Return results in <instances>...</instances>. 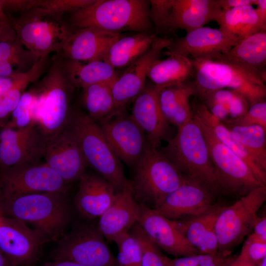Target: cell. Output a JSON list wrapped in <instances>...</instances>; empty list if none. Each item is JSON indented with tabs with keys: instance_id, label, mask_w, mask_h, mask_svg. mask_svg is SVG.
I'll use <instances>...</instances> for the list:
<instances>
[{
	"instance_id": "6da1fadb",
	"label": "cell",
	"mask_w": 266,
	"mask_h": 266,
	"mask_svg": "<svg viewBox=\"0 0 266 266\" xmlns=\"http://www.w3.org/2000/svg\"><path fill=\"white\" fill-rule=\"evenodd\" d=\"M0 215L32 224L47 242L58 241L72 218L66 193L62 192L1 197Z\"/></svg>"
},
{
	"instance_id": "7a4b0ae2",
	"label": "cell",
	"mask_w": 266,
	"mask_h": 266,
	"mask_svg": "<svg viewBox=\"0 0 266 266\" xmlns=\"http://www.w3.org/2000/svg\"><path fill=\"white\" fill-rule=\"evenodd\" d=\"M51 60L42 78L32 86L34 91L31 109L32 124L46 138L66 126L76 88L67 75L62 59L55 55Z\"/></svg>"
},
{
	"instance_id": "3957f363",
	"label": "cell",
	"mask_w": 266,
	"mask_h": 266,
	"mask_svg": "<svg viewBox=\"0 0 266 266\" xmlns=\"http://www.w3.org/2000/svg\"><path fill=\"white\" fill-rule=\"evenodd\" d=\"M160 151L185 177L214 196L222 193L203 133L193 116Z\"/></svg>"
},
{
	"instance_id": "277c9868",
	"label": "cell",
	"mask_w": 266,
	"mask_h": 266,
	"mask_svg": "<svg viewBox=\"0 0 266 266\" xmlns=\"http://www.w3.org/2000/svg\"><path fill=\"white\" fill-rule=\"evenodd\" d=\"M75 138L88 166L108 182L116 193L131 189L121 162L113 153L99 124L82 109L72 106L66 125Z\"/></svg>"
},
{
	"instance_id": "5b68a950",
	"label": "cell",
	"mask_w": 266,
	"mask_h": 266,
	"mask_svg": "<svg viewBox=\"0 0 266 266\" xmlns=\"http://www.w3.org/2000/svg\"><path fill=\"white\" fill-rule=\"evenodd\" d=\"M191 59L195 96L199 100L215 91L229 89L243 96L250 106L266 100V82L257 71L217 58Z\"/></svg>"
},
{
	"instance_id": "8992f818",
	"label": "cell",
	"mask_w": 266,
	"mask_h": 266,
	"mask_svg": "<svg viewBox=\"0 0 266 266\" xmlns=\"http://www.w3.org/2000/svg\"><path fill=\"white\" fill-rule=\"evenodd\" d=\"M149 0H95L70 14L69 24L77 29L93 27L119 33H147L151 28Z\"/></svg>"
},
{
	"instance_id": "52a82bcc",
	"label": "cell",
	"mask_w": 266,
	"mask_h": 266,
	"mask_svg": "<svg viewBox=\"0 0 266 266\" xmlns=\"http://www.w3.org/2000/svg\"><path fill=\"white\" fill-rule=\"evenodd\" d=\"M133 169L131 183L134 199L139 204L154 209L186 178L150 143Z\"/></svg>"
},
{
	"instance_id": "ba28073f",
	"label": "cell",
	"mask_w": 266,
	"mask_h": 266,
	"mask_svg": "<svg viewBox=\"0 0 266 266\" xmlns=\"http://www.w3.org/2000/svg\"><path fill=\"white\" fill-rule=\"evenodd\" d=\"M10 17L9 23L23 45L38 58L59 54L74 31L63 16L34 7Z\"/></svg>"
},
{
	"instance_id": "9c48e42d",
	"label": "cell",
	"mask_w": 266,
	"mask_h": 266,
	"mask_svg": "<svg viewBox=\"0 0 266 266\" xmlns=\"http://www.w3.org/2000/svg\"><path fill=\"white\" fill-rule=\"evenodd\" d=\"M51 257L85 266H118L98 224L88 221L74 223L58 240Z\"/></svg>"
},
{
	"instance_id": "30bf717a",
	"label": "cell",
	"mask_w": 266,
	"mask_h": 266,
	"mask_svg": "<svg viewBox=\"0 0 266 266\" xmlns=\"http://www.w3.org/2000/svg\"><path fill=\"white\" fill-rule=\"evenodd\" d=\"M193 117L203 133L222 193L241 197L257 187L266 186L242 158L218 138L208 124Z\"/></svg>"
},
{
	"instance_id": "8fae6325",
	"label": "cell",
	"mask_w": 266,
	"mask_h": 266,
	"mask_svg": "<svg viewBox=\"0 0 266 266\" xmlns=\"http://www.w3.org/2000/svg\"><path fill=\"white\" fill-rule=\"evenodd\" d=\"M266 200V186H261L224 207L215 224L219 253L231 255L233 249L252 233L258 212Z\"/></svg>"
},
{
	"instance_id": "7c38bea8",
	"label": "cell",
	"mask_w": 266,
	"mask_h": 266,
	"mask_svg": "<svg viewBox=\"0 0 266 266\" xmlns=\"http://www.w3.org/2000/svg\"><path fill=\"white\" fill-rule=\"evenodd\" d=\"M1 196L52 192L66 193L68 184L45 163L25 164L0 171Z\"/></svg>"
},
{
	"instance_id": "4fadbf2b",
	"label": "cell",
	"mask_w": 266,
	"mask_h": 266,
	"mask_svg": "<svg viewBox=\"0 0 266 266\" xmlns=\"http://www.w3.org/2000/svg\"><path fill=\"white\" fill-rule=\"evenodd\" d=\"M98 124L117 158L133 168L149 144L142 130L123 110Z\"/></svg>"
},
{
	"instance_id": "5bb4252c",
	"label": "cell",
	"mask_w": 266,
	"mask_h": 266,
	"mask_svg": "<svg viewBox=\"0 0 266 266\" xmlns=\"http://www.w3.org/2000/svg\"><path fill=\"white\" fill-rule=\"evenodd\" d=\"M46 242L22 220L0 215V250L17 266H35Z\"/></svg>"
},
{
	"instance_id": "9a60e30c",
	"label": "cell",
	"mask_w": 266,
	"mask_h": 266,
	"mask_svg": "<svg viewBox=\"0 0 266 266\" xmlns=\"http://www.w3.org/2000/svg\"><path fill=\"white\" fill-rule=\"evenodd\" d=\"M47 138L32 124L23 128H0V171L13 166L39 163Z\"/></svg>"
},
{
	"instance_id": "2e32d148",
	"label": "cell",
	"mask_w": 266,
	"mask_h": 266,
	"mask_svg": "<svg viewBox=\"0 0 266 266\" xmlns=\"http://www.w3.org/2000/svg\"><path fill=\"white\" fill-rule=\"evenodd\" d=\"M170 41L164 52L166 55L178 54L194 60L213 59L228 52L240 41L220 28L204 26Z\"/></svg>"
},
{
	"instance_id": "e0dca14e",
	"label": "cell",
	"mask_w": 266,
	"mask_h": 266,
	"mask_svg": "<svg viewBox=\"0 0 266 266\" xmlns=\"http://www.w3.org/2000/svg\"><path fill=\"white\" fill-rule=\"evenodd\" d=\"M44 157L45 163L67 184L79 181L88 166L75 138L66 126L47 138Z\"/></svg>"
},
{
	"instance_id": "ac0fdd59",
	"label": "cell",
	"mask_w": 266,
	"mask_h": 266,
	"mask_svg": "<svg viewBox=\"0 0 266 266\" xmlns=\"http://www.w3.org/2000/svg\"><path fill=\"white\" fill-rule=\"evenodd\" d=\"M170 43L169 38L157 36L149 48L118 77L112 87L113 98L117 110H123L126 105L135 100L141 93L151 66Z\"/></svg>"
},
{
	"instance_id": "d6986e66",
	"label": "cell",
	"mask_w": 266,
	"mask_h": 266,
	"mask_svg": "<svg viewBox=\"0 0 266 266\" xmlns=\"http://www.w3.org/2000/svg\"><path fill=\"white\" fill-rule=\"evenodd\" d=\"M137 222L152 241L175 258L201 254L176 229L172 220L154 209L139 204Z\"/></svg>"
},
{
	"instance_id": "ffe728a7",
	"label": "cell",
	"mask_w": 266,
	"mask_h": 266,
	"mask_svg": "<svg viewBox=\"0 0 266 266\" xmlns=\"http://www.w3.org/2000/svg\"><path fill=\"white\" fill-rule=\"evenodd\" d=\"M214 196L204 187L186 178L176 190L165 197L155 210L170 220L186 219L211 209L215 205Z\"/></svg>"
},
{
	"instance_id": "44dd1931",
	"label": "cell",
	"mask_w": 266,
	"mask_h": 266,
	"mask_svg": "<svg viewBox=\"0 0 266 266\" xmlns=\"http://www.w3.org/2000/svg\"><path fill=\"white\" fill-rule=\"evenodd\" d=\"M161 88L153 84L145 86L134 100L132 118L145 134L149 143L158 148L163 140L168 141L170 128L159 102Z\"/></svg>"
},
{
	"instance_id": "7402d4cb",
	"label": "cell",
	"mask_w": 266,
	"mask_h": 266,
	"mask_svg": "<svg viewBox=\"0 0 266 266\" xmlns=\"http://www.w3.org/2000/svg\"><path fill=\"white\" fill-rule=\"evenodd\" d=\"M122 36L119 33L93 27L77 29L56 55L84 63L103 61L110 46Z\"/></svg>"
},
{
	"instance_id": "603a6c76",
	"label": "cell",
	"mask_w": 266,
	"mask_h": 266,
	"mask_svg": "<svg viewBox=\"0 0 266 266\" xmlns=\"http://www.w3.org/2000/svg\"><path fill=\"white\" fill-rule=\"evenodd\" d=\"M74 205L85 219L99 218L113 201L116 192L104 178L95 173H85L79 180Z\"/></svg>"
},
{
	"instance_id": "cb8c5ba5",
	"label": "cell",
	"mask_w": 266,
	"mask_h": 266,
	"mask_svg": "<svg viewBox=\"0 0 266 266\" xmlns=\"http://www.w3.org/2000/svg\"><path fill=\"white\" fill-rule=\"evenodd\" d=\"M139 203L134 199L131 188L116 194L115 198L99 217L98 228L106 240L110 242L120 234L128 232L137 222Z\"/></svg>"
},
{
	"instance_id": "d4e9b609",
	"label": "cell",
	"mask_w": 266,
	"mask_h": 266,
	"mask_svg": "<svg viewBox=\"0 0 266 266\" xmlns=\"http://www.w3.org/2000/svg\"><path fill=\"white\" fill-rule=\"evenodd\" d=\"M224 206L215 204L209 210L198 216L172 221L176 229L200 253L216 254L219 252L215 224Z\"/></svg>"
},
{
	"instance_id": "484cf974",
	"label": "cell",
	"mask_w": 266,
	"mask_h": 266,
	"mask_svg": "<svg viewBox=\"0 0 266 266\" xmlns=\"http://www.w3.org/2000/svg\"><path fill=\"white\" fill-rule=\"evenodd\" d=\"M170 33L177 29L187 33L214 21L222 12L216 0H172Z\"/></svg>"
},
{
	"instance_id": "4316f807",
	"label": "cell",
	"mask_w": 266,
	"mask_h": 266,
	"mask_svg": "<svg viewBox=\"0 0 266 266\" xmlns=\"http://www.w3.org/2000/svg\"><path fill=\"white\" fill-rule=\"evenodd\" d=\"M214 58L254 70L266 82V31L249 35Z\"/></svg>"
},
{
	"instance_id": "83f0119b",
	"label": "cell",
	"mask_w": 266,
	"mask_h": 266,
	"mask_svg": "<svg viewBox=\"0 0 266 266\" xmlns=\"http://www.w3.org/2000/svg\"><path fill=\"white\" fill-rule=\"evenodd\" d=\"M195 95L193 80L165 87L159 94L161 111L169 123L178 129L193 117L189 100Z\"/></svg>"
},
{
	"instance_id": "f1b7e54d",
	"label": "cell",
	"mask_w": 266,
	"mask_h": 266,
	"mask_svg": "<svg viewBox=\"0 0 266 266\" xmlns=\"http://www.w3.org/2000/svg\"><path fill=\"white\" fill-rule=\"evenodd\" d=\"M191 106L193 115L208 124L218 138L242 158L250 167L258 179L266 186V170L257 164L244 147L233 137L225 125L214 116L198 98L194 100Z\"/></svg>"
},
{
	"instance_id": "f546056e",
	"label": "cell",
	"mask_w": 266,
	"mask_h": 266,
	"mask_svg": "<svg viewBox=\"0 0 266 266\" xmlns=\"http://www.w3.org/2000/svg\"><path fill=\"white\" fill-rule=\"evenodd\" d=\"M164 60L155 61L147 77L161 89L191 80L194 77V67L191 59L178 54H169Z\"/></svg>"
},
{
	"instance_id": "4dcf8cb0",
	"label": "cell",
	"mask_w": 266,
	"mask_h": 266,
	"mask_svg": "<svg viewBox=\"0 0 266 266\" xmlns=\"http://www.w3.org/2000/svg\"><path fill=\"white\" fill-rule=\"evenodd\" d=\"M217 23L220 29L240 41L255 33L266 31V23L252 5L222 10Z\"/></svg>"
},
{
	"instance_id": "1f68e13d",
	"label": "cell",
	"mask_w": 266,
	"mask_h": 266,
	"mask_svg": "<svg viewBox=\"0 0 266 266\" xmlns=\"http://www.w3.org/2000/svg\"><path fill=\"white\" fill-rule=\"evenodd\" d=\"M157 37L147 33L122 36L110 46L103 61L114 68L129 66L149 48Z\"/></svg>"
},
{
	"instance_id": "d6a6232c",
	"label": "cell",
	"mask_w": 266,
	"mask_h": 266,
	"mask_svg": "<svg viewBox=\"0 0 266 266\" xmlns=\"http://www.w3.org/2000/svg\"><path fill=\"white\" fill-rule=\"evenodd\" d=\"M62 59L67 75L76 88L82 89L99 83L114 82L118 78L115 68L103 61L85 63Z\"/></svg>"
},
{
	"instance_id": "836d02e7",
	"label": "cell",
	"mask_w": 266,
	"mask_h": 266,
	"mask_svg": "<svg viewBox=\"0 0 266 266\" xmlns=\"http://www.w3.org/2000/svg\"><path fill=\"white\" fill-rule=\"evenodd\" d=\"M200 100L222 122L242 116L250 107L243 96L229 89L215 91Z\"/></svg>"
},
{
	"instance_id": "e575fe53",
	"label": "cell",
	"mask_w": 266,
	"mask_h": 266,
	"mask_svg": "<svg viewBox=\"0 0 266 266\" xmlns=\"http://www.w3.org/2000/svg\"><path fill=\"white\" fill-rule=\"evenodd\" d=\"M114 82L99 83L82 88V103L86 113L98 124L119 111L112 94Z\"/></svg>"
},
{
	"instance_id": "d590c367",
	"label": "cell",
	"mask_w": 266,
	"mask_h": 266,
	"mask_svg": "<svg viewBox=\"0 0 266 266\" xmlns=\"http://www.w3.org/2000/svg\"><path fill=\"white\" fill-rule=\"evenodd\" d=\"M224 124L257 164L266 170V129L259 125Z\"/></svg>"
},
{
	"instance_id": "8d00e7d4",
	"label": "cell",
	"mask_w": 266,
	"mask_h": 266,
	"mask_svg": "<svg viewBox=\"0 0 266 266\" xmlns=\"http://www.w3.org/2000/svg\"><path fill=\"white\" fill-rule=\"evenodd\" d=\"M39 59L31 51L25 48L18 37L14 40L0 42V62H12L20 72L29 70Z\"/></svg>"
},
{
	"instance_id": "74e56055",
	"label": "cell",
	"mask_w": 266,
	"mask_h": 266,
	"mask_svg": "<svg viewBox=\"0 0 266 266\" xmlns=\"http://www.w3.org/2000/svg\"><path fill=\"white\" fill-rule=\"evenodd\" d=\"M118 253V266H141V249L137 239L129 232L118 235L113 240Z\"/></svg>"
},
{
	"instance_id": "f35d334b",
	"label": "cell",
	"mask_w": 266,
	"mask_h": 266,
	"mask_svg": "<svg viewBox=\"0 0 266 266\" xmlns=\"http://www.w3.org/2000/svg\"><path fill=\"white\" fill-rule=\"evenodd\" d=\"M129 232L138 241L141 249V266H167L166 256L146 235L136 222Z\"/></svg>"
},
{
	"instance_id": "ab89813d",
	"label": "cell",
	"mask_w": 266,
	"mask_h": 266,
	"mask_svg": "<svg viewBox=\"0 0 266 266\" xmlns=\"http://www.w3.org/2000/svg\"><path fill=\"white\" fill-rule=\"evenodd\" d=\"M33 98L34 91L31 87L23 93L9 121L5 126L12 128H23L33 124L31 109Z\"/></svg>"
},
{
	"instance_id": "60d3db41",
	"label": "cell",
	"mask_w": 266,
	"mask_h": 266,
	"mask_svg": "<svg viewBox=\"0 0 266 266\" xmlns=\"http://www.w3.org/2000/svg\"><path fill=\"white\" fill-rule=\"evenodd\" d=\"M149 3V17L156 32L169 33L172 0H151Z\"/></svg>"
},
{
	"instance_id": "b9f144b4",
	"label": "cell",
	"mask_w": 266,
	"mask_h": 266,
	"mask_svg": "<svg viewBox=\"0 0 266 266\" xmlns=\"http://www.w3.org/2000/svg\"><path fill=\"white\" fill-rule=\"evenodd\" d=\"M95 1V0H35L34 7L63 16L72 14Z\"/></svg>"
},
{
	"instance_id": "7bdbcfd3",
	"label": "cell",
	"mask_w": 266,
	"mask_h": 266,
	"mask_svg": "<svg viewBox=\"0 0 266 266\" xmlns=\"http://www.w3.org/2000/svg\"><path fill=\"white\" fill-rule=\"evenodd\" d=\"M238 126L259 125L266 129V101L257 102L250 106L242 116L223 122Z\"/></svg>"
},
{
	"instance_id": "ee69618b",
	"label": "cell",
	"mask_w": 266,
	"mask_h": 266,
	"mask_svg": "<svg viewBox=\"0 0 266 266\" xmlns=\"http://www.w3.org/2000/svg\"><path fill=\"white\" fill-rule=\"evenodd\" d=\"M238 257L257 266L266 257V242L262 241L249 234Z\"/></svg>"
},
{
	"instance_id": "f6af8a7d",
	"label": "cell",
	"mask_w": 266,
	"mask_h": 266,
	"mask_svg": "<svg viewBox=\"0 0 266 266\" xmlns=\"http://www.w3.org/2000/svg\"><path fill=\"white\" fill-rule=\"evenodd\" d=\"M222 254H198L174 259L166 257V263L167 266H200L217 259Z\"/></svg>"
},
{
	"instance_id": "bcb514c9",
	"label": "cell",
	"mask_w": 266,
	"mask_h": 266,
	"mask_svg": "<svg viewBox=\"0 0 266 266\" xmlns=\"http://www.w3.org/2000/svg\"><path fill=\"white\" fill-rule=\"evenodd\" d=\"M35 0H2V9L9 18L11 14L21 13L34 7Z\"/></svg>"
},
{
	"instance_id": "7dc6e473",
	"label": "cell",
	"mask_w": 266,
	"mask_h": 266,
	"mask_svg": "<svg viewBox=\"0 0 266 266\" xmlns=\"http://www.w3.org/2000/svg\"><path fill=\"white\" fill-rule=\"evenodd\" d=\"M28 71L25 72H16L9 76L0 77V98L23 80L26 77Z\"/></svg>"
},
{
	"instance_id": "c3c4849f",
	"label": "cell",
	"mask_w": 266,
	"mask_h": 266,
	"mask_svg": "<svg viewBox=\"0 0 266 266\" xmlns=\"http://www.w3.org/2000/svg\"><path fill=\"white\" fill-rule=\"evenodd\" d=\"M218 6L222 9H228L238 6L256 5L258 0H216Z\"/></svg>"
},
{
	"instance_id": "681fc988",
	"label": "cell",
	"mask_w": 266,
	"mask_h": 266,
	"mask_svg": "<svg viewBox=\"0 0 266 266\" xmlns=\"http://www.w3.org/2000/svg\"><path fill=\"white\" fill-rule=\"evenodd\" d=\"M254 237L263 242H266V216H258L252 233L250 234Z\"/></svg>"
},
{
	"instance_id": "f907efd6",
	"label": "cell",
	"mask_w": 266,
	"mask_h": 266,
	"mask_svg": "<svg viewBox=\"0 0 266 266\" xmlns=\"http://www.w3.org/2000/svg\"><path fill=\"white\" fill-rule=\"evenodd\" d=\"M17 38L16 33L9 22H0V42Z\"/></svg>"
},
{
	"instance_id": "816d5d0a",
	"label": "cell",
	"mask_w": 266,
	"mask_h": 266,
	"mask_svg": "<svg viewBox=\"0 0 266 266\" xmlns=\"http://www.w3.org/2000/svg\"><path fill=\"white\" fill-rule=\"evenodd\" d=\"M16 65L11 62L5 61L0 62V78L10 76L16 72H19L14 69Z\"/></svg>"
},
{
	"instance_id": "f5cc1de1",
	"label": "cell",
	"mask_w": 266,
	"mask_h": 266,
	"mask_svg": "<svg viewBox=\"0 0 266 266\" xmlns=\"http://www.w3.org/2000/svg\"><path fill=\"white\" fill-rule=\"evenodd\" d=\"M39 266H85L71 261L66 260H52Z\"/></svg>"
},
{
	"instance_id": "db71d44e",
	"label": "cell",
	"mask_w": 266,
	"mask_h": 266,
	"mask_svg": "<svg viewBox=\"0 0 266 266\" xmlns=\"http://www.w3.org/2000/svg\"><path fill=\"white\" fill-rule=\"evenodd\" d=\"M256 10L261 20L266 23V0H258Z\"/></svg>"
},
{
	"instance_id": "11a10c76",
	"label": "cell",
	"mask_w": 266,
	"mask_h": 266,
	"mask_svg": "<svg viewBox=\"0 0 266 266\" xmlns=\"http://www.w3.org/2000/svg\"><path fill=\"white\" fill-rule=\"evenodd\" d=\"M226 266H257L255 264L241 259L238 256Z\"/></svg>"
},
{
	"instance_id": "9f6ffc18",
	"label": "cell",
	"mask_w": 266,
	"mask_h": 266,
	"mask_svg": "<svg viewBox=\"0 0 266 266\" xmlns=\"http://www.w3.org/2000/svg\"><path fill=\"white\" fill-rule=\"evenodd\" d=\"M0 266H17L0 250Z\"/></svg>"
},
{
	"instance_id": "6f0895ef",
	"label": "cell",
	"mask_w": 266,
	"mask_h": 266,
	"mask_svg": "<svg viewBox=\"0 0 266 266\" xmlns=\"http://www.w3.org/2000/svg\"><path fill=\"white\" fill-rule=\"evenodd\" d=\"M2 0H0V22L9 23V19L4 12L2 9Z\"/></svg>"
},
{
	"instance_id": "680465c9",
	"label": "cell",
	"mask_w": 266,
	"mask_h": 266,
	"mask_svg": "<svg viewBox=\"0 0 266 266\" xmlns=\"http://www.w3.org/2000/svg\"><path fill=\"white\" fill-rule=\"evenodd\" d=\"M257 266H266V257L260 261Z\"/></svg>"
},
{
	"instance_id": "91938a15",
	"label": "cell",
	"mask_w": 266,
	"mask_h": 266,
	"mask_svg": "<svg viewBox=\"0 0 266 266\" xmlns=\"http://www.w3.org/2000/svg\"><path fill=\"white\" fill-rule=\"evenodd\" d=\"M1 186L0 184V199L1 198Z\"/></svg>"
}]
</instances>
